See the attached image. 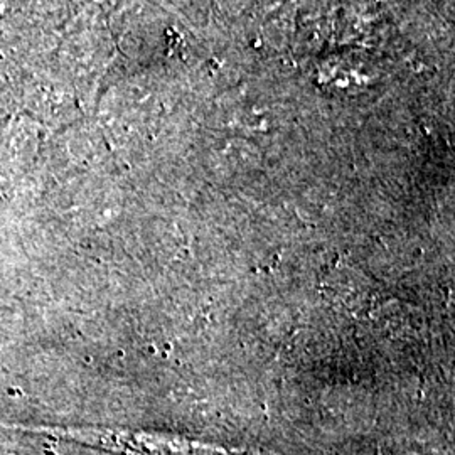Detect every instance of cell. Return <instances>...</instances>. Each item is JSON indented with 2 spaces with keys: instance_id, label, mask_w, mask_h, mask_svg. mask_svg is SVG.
I'll list each match as a JSON object with an SVG mask.
<instances>
[{
  "instance_id": "cell-1",
  "label": "cell",
  "mask_w": 455,
  "mask_h": 455,
  "mask_svg": "<svg viewBox=\"0 0 455 455\" xmlns=\"http://www.w3.org/2000/svg\"><path fill=\"white\" fill-rule=\"evenodd\" d=\"M0 428L43 434L118 455H248L161 432L98 427H33L20 423H0Z\"/></svg>"
}]
</instances>
